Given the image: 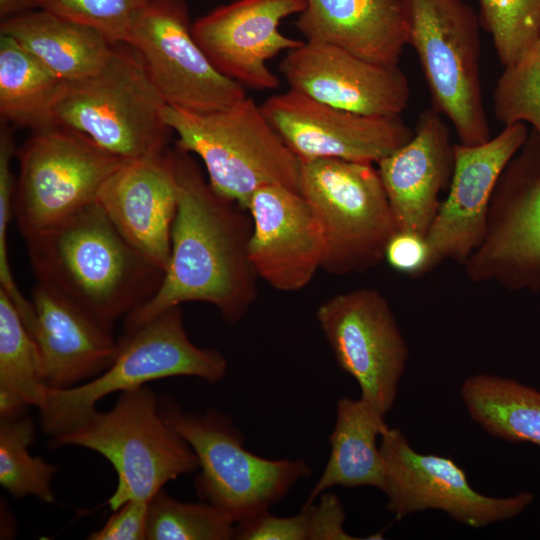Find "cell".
Masks as SVG:
<instances>
[{
  "label": "cell",
  "instance_id": "cell-1",
  "mask_svg": "<svg viewBox=\"0 0 540 540\" xmlns=\"http://www.w3.org/2000/svg\"><path fill=\"white\" fill-rule=\"evenodd\" d=\"M173 149L179 192L169 265L154 296L124 318V330L187 302L211 304L236 324L257 297L249 212L211 187L191 153Z\"/></svg>",
  "mask_w": 540,
  "mask_h": 540
},
{
  "label": "cell",
  "instance_id": "cell-2",
  "mask_svg": "<svg viewBox=\"0 0 540 540\" xmlns=\"http://www.w3.org/2000/svg\"><path fill=\"white\" fill-rule=\"evenodd\" d=\"M25 241L37 281L68 296L110 329L149 301L164 276L126 241L97 201Z\"/></svg>",
  "mask_w": 540,
  "mask_h": 540
},
{
  "label": "cell",
  "instance_id": "cell-3",
  "mask_svg": "<svg viewBox=\"0 0 540 540\" xmlns=\"http://www.w3.org/2000/svg\"><path fill=\"white\" fill-rule=\"evenodd\" d=\"M227 371V360L220 351L198 347L189 339L181 306H173L124 330L112 364L100 375L71 388H47L38 408L41 427L54 438L84 422L102 398L115 392L177 376L213 384Z\"/></svg>",
  "mask_w": 540,
  "mask_h": 540
},
{
  "label": "cell",
  "instance_id": "cell-4",
  "mask_svg": "<svg viewBox=\"0 0 540 540\" xmlns=\"http://www.w3.org/2000/svg\"><path fill=\"white\" fill-rule=\"evenodd\" d=\"M51 447L79 446L105 457L117 475L112 511L127 501L149 502L169 481L198 471L187 441L163 419L159 399L146 385L121 392L106 412H93Z\"/></svg>",
  "mask_w": 540,
  "mask_h": 540
},
{
  "label": "cell",
  "instance_id": "cell-5",
  "mask_svg": "<svg viewBox=\"0 0 540 540\" xmlns=\"http://www.w3.org/2000/svg\"><path fill=\"white\" fill-rule=\"evenodd\" d=\"M163 118L177 135L176 146L201 159L211 187L242 208L266 185L299 191V158L252 98L207 113L166 105Z\"/></svg>",
  "mask_w": 540,
  "mask_h": 540
},
{
  "label": "cell",
  "instance_id": "cell-6",
  "mask_svg": "<svg viewBox=\"0 0 540 540\" xmlns=\"http://www.w3.org/2000/svg\"><path fill=\"white\" fill-rule=\"evenodd\" d=\"M159 410L198 458L197 495L224 511L235 524L270 510L300 479L313 473L302 459L274 460L251 453L231 417L215 409L203 414L188 412L162 397Z\"/></svg>",
  "mask_w": 540,
  "mask_h": 540
},
{
  "label": "cell",
  "instance_id": "cell-7",
  "mask_svg": "<svg viewBox=\"0 0 540 540\" xmlns=\"http://www.w3.org/2000/svg\"><path fill=\"white\" fill-rule=\"evenodd\" d=\"M299 192L323 236L321 269L365 273L384 261L398 227L378 169L372 163L299 158Z\"/></svg>",
  "mask_w": 540,
  "mask_h": 540
},
{
  "label": "cell",
  "instance_id": "cell-8",
  "mask_svg": "<svg viewBox=\"0 0 540 540\" xmlns=\"http://www.w3.org/2000/svg\"><path fill=\"white\" fill-rule=\"evenodd\" d=\"M410 45L429 91L431 108L448 118L458 142L491 138L481 81L480 20L462 0H403Z\"/></svg>",
  "mask_w": 540,
  "mask_h": 540
},
{
  "label": "cell",
  "instance_id": "cell-9",
  "mask_svg": "<svg viewBox=\"0 0 540 540\" xmlns=\"http://www.w3.org/2000/svg\"><path fill=\"white\" fill-rule=\"evenodd\" d=\"M116 44L97 73L69 83L54 114L55 125L77 131L123 160L168 149L167 105L142 60L131 47Z\"/></svg>",
  "mask_w": 540,
  "mask_h": 540
},
{
  "label": "cell",
  "instance_id": "cell-10",
  "mask_svg": "<svg viewBox=\"0 0 540 540\" xmlns=\"http://www.w3.org/2000/svg\"><path fill=\"white\" fill-rule=\"evenodd\" d=\"M16 155L13 216L24 239L96 202L105 181L126 161L59 125L36 131Z\"/></svg>",
  "mask_w": 540,
  "mask_h": 540
},
{
  "label": "cell",
  "instance_id": "cell-11",
  "mask_svg": "<svg viewBox=\"0 0 540 540\" xmlns=\"http://www.w3.org/2000/svg\"><path fill=\"white\" fill-rule=\"evenodd\" d=\"M463 266L473 283L540 294V143L532 130L503 170L483 241Z\"/></svg>",
  "mask_w": 540,
  "mask_h": 540
},
{
  "label": "cell",
  "instance_id": "cell-12",
  "mask_svg": "<svg viewBox=\"0 0 540 540\" xmlns=\"http://www.w3.org/2000/svg\"><path fill=\"white\" fill-rule=\"evenodd\" d=\"M316 318L340 369L356 380L360 397L386 416L409 359L387 299L370 287L339 293L318 307Z\"/></svg>",
  "mask_w": 540,
  "mask_h": 540
},
{
  "label": "cell",
  "instance_id": "cell-13",
  "mask_svg": "<svg viewBox=\"0 0 540 540\" xmlns=\"http://www.w3.org/2000/svg\"><path fill=\"white\" fill-rule=\"evenodd\" d=\"M127 45L167 105L207 113L247 97L244 87L220 73L196 42L185 0H150Z\"/></svg>",
  "mask_w": 540,
  "mask_h": 540
},
{
  "label": "cell",
  "instance_id": "cell-14",
  "mask_svg": "<svg viewBox=\"0 0 540 540\" xmlns=\"http://www.w3.org/2000/svg\"><path fill=\"white\" fill-rule=\"evenodd\" d=\"M380 438L386 507L397 519L436 509L461 524L481 528L518 516L534 500L527 491L509 497L477 492L455 461L417 452L398 428L389 427Z\"/></svg>",
  "mask_w": 540,
  "mask_h": 540
},
{
  "label": "cell",
  "instance_id": "cell-15",
  "mask_svg": "<svg viewBox=\"0 0 540 540\" xmlns=\"http://www.w3.org/2000/svg\"><path fill=\"white\" fill-rule=\"evenodd\" d=\"M260 107L298 158L377 164L413 136L412 128L400 115L357 114L321 103L293 89L267 98Z\"/></svg>",
  "mask_w": 540,
  "mask_h": 540
},
{
  "label": "cell",
  "instance_id": "cell-16",
  "mask_svg": "<svg viewBox=\"0 0 540 540\" xmlns=\"http://www.w3.org/2000/svg\"><path fill=\"white\" fill-rule=\"evenodd\" d=\"M528 136L527 125L516 123L477 145L454 143L447 197L425 236L428 272L445 260L463 265L480 246L496 184Z\"/></svg>",
  "mask_w": 540,
  "mask_h": 540
},
{
  "label": "cell",
  "instance_id": "cell-17",
  "mask_svg": "<svg viewBox=\"0 0 540 540\" xmlns=\"http://www.w3.org/2000/svg\"><path fill=\"white\" fill-rule=\"evenodd\" d=\"M305 7L306 0H235L196 19L192 33L220 73L243 87L273 90L280 80L266 62L304 43L279 25Z\"/></svg>",
  "mask_w": 540,
  "mask_h": 540
},
{
  "label": "cell",
  "instance_id": "cell-18",
  "mask_svg": "<svg viewBox=\"0 0 540 540\" xmlns=\"http://www.w3.org/2000/svg\"><path fill=\"white\" fill-rule=\"evenodd\" d=\"M279 70L290 89L321 103L362 115H400L410 99L407 76L343 49L304 41L287 51Z\"/></svg>",
  "mask_w": 540,
  "mask_h": 540
},
{
  "label": "cell",
  "instance_id": "cell-19",
  "mask_svg": "<svg viewBox=\"0 0 540 540\" xmlns=\"http://www.w3.org/2000/svg\"><path fill=\"white\" fill-rule=\"evenodd\" d=\"M247 211L249 258L258 277L282 292L306 287L321 268L324 242L305 198L284 185H266L252 194Z\"/></svg>",
  "mask_w": 540,
  "mask_h": 540
},
{
  "label": "cell",
  "instance_id": "cell-20",
  "mask_svg": "<svg viewBox=\"0 0 540 540\" xmlns=\"http://www.w3.org/2000/svg\"><path fill=\"white\" fill-rule=\"evenodd\" d=\"M174 149L124 161L105 181L97 202L119 233L164 272L178 206Z\"/></svg>",
  "mask_w": 540,
  "mask_h": 540
},
{
  "label": "cell",
  "instance_id": "cell-21",
  "mask_svg": "<svg viewBox=\"0 0 540 540\" xmlns=\"http://www.w3.org/2000/svg\"><path fill=\"white\" fill-rule=\"evenodd\" d=\"M31 303L34 320L29 334L48 388L74 387L100 375L112 364L118 339L113 329L83 306L38 281Z\"/></svg>",
  "mask_w": 540,
  "mask_h": 540
},
{
  "label": "cell",
  "instance_id": "cell-22",
  "mask_svg": "<svg viewBox=\"0 0 540 540\" xmlns=\"http://www.w3.org/2000/svg\"><path fill=\"white\" fill-rule=\"evenodd\" d=\"M377 169L398 230L425 237L454 170V143L443 116L431 107L423 110L412 138Z\"/></svg>",
  "mask_w": 540,
  "mask_h": 540
},
{
  "label": "cell",
  "instance_id": "cell-23",
  "mask_svg": "<svg viewBox=\"0 0 540 540\" xmlns=\"http://www.w3.org/2000/svg\"><path fill=\"white\" fill-rule=\"evenodd\" d=\"M295 25L305 41L398 66L407 45L403 0H306Z\"/></svg>",
  "mask_w": 540,
  "mask_h": 540
},
{
  "label": "cell",
  "instance_id": "cell-24",
  "mask_svg": "<svg viewBox=\"0 0 540 540\" xmlns=\"http://www.w3.org/2000/svg\"><path fill=\"white\" fill-rule=\"evenodd\" d=\"M0 31L69 83L99 72L115 48L94 28L40 8L2 19Z\"/></svg>",
  "mask_w": 540,
  "mask_h": 540
},
{
  "label": "cell",
  "instance_id": "cell-25",
  "mask_svg": "<svg viewBox=\"0 0 540 540\" xmlns=\"http://www.w3.org/2000/svg\"><path fill=\"white\" fill-rule=\"evenodd\" d=\"M389 428L385 416L361 397H342L329 436L330 455L305 505L315 502L334 486L374 487L383 492L385 474L378 437Z\"/></svg>",
  "mask_w": 540,
  "mask_h": 540
},
{
  "label": "cell",
  "instance_id": "cell-26",
  "mask_svg": "<svg viewBox=\"0 0 540 540\" xmlns=\"http://www.w3.org/2000/svg\"><path fill=\"white\" fill-rule=\"evenodd\" d=\"M69 82L61 79L8 35L0 36V113L5 122L39 131L54 114Z\"/></svg>",
  "mask_w": 540,
  "mask_h": 540
},
{
  "label": "cell",
  "instance_id": "cell-27",
  "mask_svg": "<svg viewBox=\"0 0 540 540\" xmlns=\"http://www.w3.org/2000/svg\"><path fill=\"white\" fill-rule=\"evenodd\" d=\"M460 395L470 418L495 438L540 445V391L515 379L476 374Z\"/></svg>",
  "mask_w": 540,
  "mask_h": 540
},
{
  "label": "cell",
  "instance_id": "cell-28",
  "mask_svg": "<svg viewBox=\"0 0 540 540\" xmlns=\"http://www.w3.org/2000/svg\"><path fill=\"white\" fill-rule=\"evenodd\" d=\"M47 386L36 345L16 306L0 289V419L41 405Z\"/></svg>",
  "mask_w": 540,
  "mask_h": 540
},
{
  "label": "cell",
  "instance_id": "cell-29",
  "mask_svg": "<svg viewBox=\"0 0 540 540\" xmlns=\"http://www.w3.org/2000/svg\"><path fill=\"white\" fill-rule=\"evenodd\" d=\"M34 438L35 424L29 416L0 419V484L15 498L31 495L52 504L57 468L30 454Z\"/></svg>",
  "mask_w": 540,
  "mask_h": 540
},
{
  "label": "cell",
  "instance_id": "cell-30",
  "mask_svg": "<svg viewBox=\"0 0 540 540\" xmlns=\"http://www.w3.org/2000/svg\"><path fill=\"white\" fill-rule=\"evenodd\" d=\"M235 525L208 502L178 501L161 489L149 501L146 540H229Z\"/></svg>",
  "mask_w": 540,
  "mask_h": 540
},
{
  "label": "cell",
  "instance_id": "cell-31",
  "mask_svg": "<svg viewBox=\"0 0 540 540\" xmlns=\"http://www.w3.org/2000/svg\"><path fill=\"white\" fill-rule=\"evenodd\" d=\"M503 68L493 90V114L504 126L531 125L540 143V37L519 59Z\"/></svg>",
  "mask_w": 540,
  "mask_h": 540
},
{
  "label": "cell",
  "instance_id": "cell-32",
  "mask_svg": "<svg viewBox=\"0 0 540 540\" xmlns=\"http://www.w3.org/2000/svg\"><path fill=\"white\" fill-rule=\"evenodd\" d=\"M481 27L500 64L514 63L540 37V0H477Z\"/></svg>",
  "mask_w": 540,
  "mask_h": 540
},
{
  "label": "cell",
  "instance_id": "cell-33",
  "mask_svg": "<svg viewBox=\"0 0 540 540\" xmlns=\"http://www.w3.org/2000/svg\"><path fill=\"white\" fill-rule=\"evenodd\" d=\"M150 0H39L38 8L87 25L112 44H127Z\"/></svg>",
  "mask_w": 540,
  "mask_h": 540
},
{
  "label": "cell",
  "instance_id": "cell-34",
  "mask_svg": "<svg viewBox=\"0 0 540 540\" xmlns=\"http://www.w3.org/2000/svg\"><path fill=\"white\" fill-rule=\"evenodd\" d=\"M16 152L12 129L3 124L0 130V289L10 297L29 330L34 319L33 306L19 290L8 258V225L13 216L16 184L11 164Z\"/></svg>",
  "mask_w": 540,
  "mask_h": 540
},
{
  "label": "cell",
  "instance_id": "cell-35",
  "mask_svg": "<svg viewBox=\"0 0 540 540\" xmlns=\"http://www.w3.org/2000/svg\"><path fill=\"white\" fill-rule=\"evenodd\" d=\"M311 506L293 516L279 517L269 510L235 525L237 540H309Z\"/></svg>",
  "mask_w": 540,
  "mask_h": 540
},
{
  "label": "cell",
  "instance_id": "cell-36",
  "mask_svg": "<svg viewBox=\"0 0 540 540\" xmlns=\"http://www.w3.org/2000/svg\"><path fill=\"white\" fill-rule=\"evenodd\" d=\"M149 502H125L107 519L105 524L92 532L90 540H144Z\"/></svg>",
  "mask_w": 540,
  "mask_h": 540
},
{
  "label": "cell",
  "instance_id": "cell-37",
  "mask_svg": "<svg viewBox=\"0 0 540 540\" xmlns=\"http://www.w3.org/2000/svg\"><path fill=\"white\" fill-rule=\"evenodd\" d=\"M384 260L395 271L410 277L428 273L425 237L398 230L387 244Z\"/></svg>",
  "mask_w": 540,
  "mask_h": 540
},
{
  "label": "cell",
  "instance_id": "cell-38",
  "mask_svg": "<svg viewBox=\"0 0 540 540\" xmlns=\"http://www.w3.org/2000/svg\"><path fill=\"white\" fill-rule=\"evenodd\" d=\"M311 506L309 540H358L344 529L346 513L340 499L333 493H323ZM305 505V504H304Z\"/></svg>",
  "mask_w": 540,
  "mask_h": 540
},
{
  "label": "cell",
  "instance_id": "cell-39",
  "mask_svg": "<svg viewBox=\"0 0 540 540\" xmlns=\"http://www.w3.org/2000/svg\"><path fill=\"white\" fill-rule=\"evenodd\" d=\"M39 0H0L1 19L38 8Z\"/></svg>",
  "mask_w": 540,
  "mask_h": 540
}]
</instances>
